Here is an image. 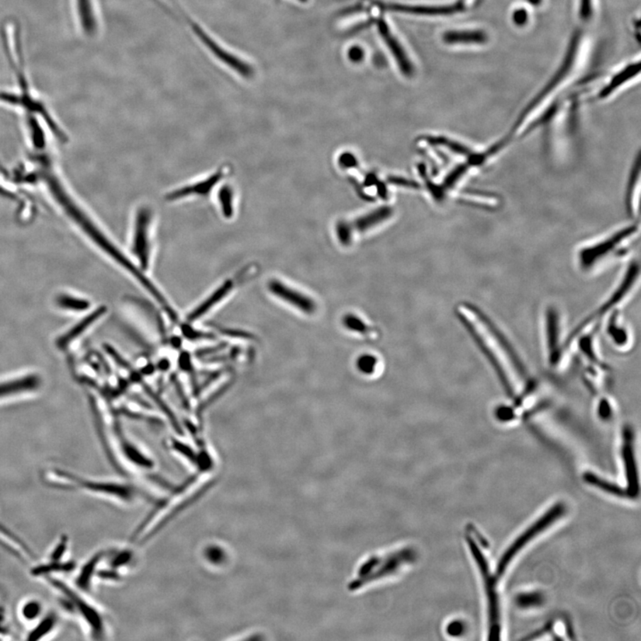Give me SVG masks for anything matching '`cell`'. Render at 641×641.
I'll return each mask as SVG.
<instances>
[{"instance_id":"obj_25","label":"cell","mask_w":641,"mask_h":641,"mask_svg":"<svg viewBox=\"0 0 641 641\" xmlns=\"http://www.w3.org/2000/svg\"><path fill=\"white\" fill-rule=\"evenodd\" d=\"M145 392L147 393V395L151 397L153 402L156 403V406L159 407V409L162 411L163 413H165V416L170 421V423L173 425L174 428L177 432H181L180 425L179 421H177L175 414L173 413L172 409L169 408V406L165 402V401L162 400L159 396H157L155 392L152 391L151 389L147 386H145Z\"/></svg>"},{"instance_id":"obj_10","label":"cell","mask_w":641,"mask_h":641,"mask_svg":"<svg viewBox=\"0 0 641 641\" xmlns=\"http://www.w3.org/2000/svg\"><path fill=\"white\" fill-rule=\"evenodd\" d=\"M194 29L198 36L201 38V40L204 41V43L210 48L212 53H213L219 60H221L224 64L229 66L230 68L235 69L237 73H239L240 76L245 77V78H250V77L254 74L252 66L247 64L245 61H242L240 59L237 58L235 55L230 54L225 48L219 46V45L217 43H215L208 35L201 29V28L194 26Z\"/></svg>"},{"instance_id":"obj_19","label":"cell","mask_w":641,"mask_h":641,"mask_svg":"<svg viewBox=\"0 0 641 641\" xmlns=\"http://www.w3.org/2000/svg\"><path fill=\"white\" fill-rule=\"evenodd\" d=\"M106 311V308H104V306H102V308H99V309H96L95 312H93L91 315L87 316L86 318L83 319L78 325L73 327V329L69 330L65 336L61 337L60 339L58 340V347L60 348L67 347L68 345L71 343V341L75 340L76 338L79 337L82 333H84L85 330L88 329L90 325H93L97 319L100 318Z\"/></svg>"},{"instance_id":"obj_26","label":"cell","mask_w":641,"mask_h":641,"mask_svg":"<svg viewBox=\"0 0 641 641\" xmlns=\"http://www.w3.org/2000/svg\"><path fill=\"white\" fill-rule=\"evenodd\" d=\"M233 193L229 186H225L219 190L218 201L221 204L222 213L226 218H231L233 215Z\"/></svg>"},{"instance_id":"obj_5","label":"cell","mask_w":641,"mask_h":641,"mask_svg":"<svg viewBox=\"0 0 641 641\" xmlns=\"http://www.w3.org/2000/svg\"><path fill=\"white\" fill-rule=\"evenodd\" d=\"M634 229H625L615 233L614 235L607 237L603 240L594 242L592 245L584 246L579 252L581 267L584 269H590L591 267L598 266L608 260H614L625 255L628 248L626 239L633 237Z\"/></svg>"},{"instance_id":"obj_21","label":"cell","mask_w":641,"mask_h":641,"mask_svg":"<svg viewBox=\"0 0 641 641\" xmlns=\"http://www.w3.org/2000/svg\"><path fill=\"white\" fill-rule=\"evenodd\" d=\"M18 615L21 621L36 623L45 615L43 602L37 598H27L19 606Z\"/></svg>"},{"instance_id":"obj_15","label":"cell","mask_w":641,"mask_h":641,"mask_svg":"<svg viewBox=\"0 0 641 641\" xmlns=\"http://www.w3.org/2000/svg\"><path fill=\"white\" fill-rule=\"evenodd\" d=\"M0 546L4 547L9 552L15 555L17 559L26 561L34 559V554L26 543L9 531L4 525L0 523Z\"/></svg>"},{"instance_id":"obj_2","label":"cell","mask_w":641,"mask_h":641,"mask_svg":"<svg viewBox=\"0 0 641 641\" xmlns=\"http://www.w3.org/2000/svg\"><path fill=\"white\" fill-rule=\"evenodd\" d=\"M40 479L52 489L91 494L116 503H133L138 496L137 489L130 484L91 479L57 468L46 470Z\"/></svg>"},{"instance_id":"obj_28","label":"cell","mask_w":641,"mask_h":641,"mask_svg":"<svg viewBox=\"0 0 641 641\" xmlns=\"http://www.w3.org/2000/svg\"><path fill=\"white\" fill-rule=\"evenodd\" d=\"M545 601V598L540 592H530L518 595L515 599V603L521 608H534L541 607Z\"/></svg>"},{"instance_id":"obj_36","label":"cell","mask_w":641,"mask_h":641,"mask_svg":"<svg viewBox=\"0 0 641 641\" xmlns=\"http://www.w3.org/2000/svg\"><path fill=\"white\" fill-rule=\"evenodd\" d=\"M299 1H301V2H306V1H308V0H299Z\"/></svg>"},{"instance_id":"obj_3","label":"cell","mask_w":641,"mask_h":641,"mask_svg":"<svg viewBox=\"0 0 641 641\" xmlns=\"http://www.w3.org/2000/svg\"><path fill=\"white\" fill-rule=\"evenodd\" d=\"M43 579L57 592L62 604L79 620L91 639H106L109 633L106 616L100 608L87 598L84 592L78 588L69 586L65 581L55 576H47Z\"/></svg>"},{"instance_id":"obj_29","label":"cell","mask_w":641,"mask_h":641,"mask_svg":"<svg viewBox=\"0 0 641 641\" xmlns=\"http://www.w3.org/2000/svg\"><path fill=\"white\" fill-rule=\"evenodd\" d=\"M69 550V539L67 536L62 535L52 549L48 561L51 562H65Z\"/></svg>"},{"instance_id":"obj_18","label":"cell","mask_w":641,"mask_h":641,"mask_svg":"<svg viewBox=\"0 0 641 641\" xmlns=\"http://www.w3.org/2000/svg\"><path fill=\"white\" fill-rule=\"evenodd\" d=\"M57 625L58 618L57 615L54 612L48 613L35 623L34 628L31 629L28 633L27 640H43L44 637L51 635L57 630Z\"/></svg>"},{"instance_id":"obj_31","label":"cell","mask_w":641,"mask_h":641,"mask_svg":"<svg viewBox=\"0 0 641 641\" xmlns=\"http://www.w3.org/2000/svg\"><path fill=\"white\" fill-rule=\"evenodd\" d=\"M608 333L609 336L611 337L612 341H614V343L618 345V346H623V345L626 344V340H628V338H627L628 333H626L625 327L619 326L616 317L613 318L611 325L608 326Z\"/></svg>"},{"instance_id":"obj_34","label":"cell","mask_w":641,"mask_h":641,"mask_svg":"<svg viewBox=\"0 0 641 641\" xmlns=\"http://www.w3.org/2000/svg\"><path fill=\"white\" fill-rule=\"evenodd\" d=\"M463 632V625L459 622H454L448 626V633L452 636L461 635Z\"/></svg>"},{"instance_id":"obj_24","label":"cell","mask_w":641,"mask_h":641,"mask_svg":"<svg viewBox=\"0 0 641 641\" xmlns=\"http://www.w3.org/2000/svg\"><path fill=\"white\" fill-rule=\"evenodd\" d=\"M584 477V480L586 481L588 484H590V485L597 487V489L602 491H605V492L611 494L612 496L626 497L625 489H623L622 486L615 485V484L608 482V480L601 479V477L595 475L594 473H585Z\"/></svg>"},{"instance_id":"obj_22","label":"cell","mask_w":641,"mask_h":641,"mask_svg":"<svg viewBox=\"0 0 641 641\" xmlns=\"http://www.w3.org/2000/svg\"><path fill=\"white\" fill-rule=\"evenodd\" d=\"M392 208L389 207L379 208V210H376L374 212H372V213L355 221L353 224V228L352 229L357 230L358 232L367 231V230L379 225V223L388 219L390 216L392 215Z\"/></svg>"},{"instance_id":"obj_9","label":"cell","mask_w":641,"mask_h":641,"mask_svg":"<svg viewBox=\"0 0 641 641\" xmlns=\"http://www.w3.org/2000/svg\"><path fill=\"white\" fill-rule=\"evenodd\" d=\"M268 289L274 296L288 303L292 308L306 316H312L318 309L315 299L310 296L289 287L280 281L273 280L268 284Z\"/></svg>"},{"instance_id":"obj_6","label":"cell","mask_w":641,"mask_h":641,"mask_svg":"<svg viewBox=\"0 0 641 641\" xmlns=\"http://www.w3.org/2000/svg\"><path fill=\"white\" fill-rule=\"evenodd\" d=\"M565 512L566 506L563 503H559L553 505V506L550 508V510L547 511L541 518H539L534 524L531 525L527 530L522 533V535L515 540V542L508 547L506 552L501 556L499 563H498L496 572L497 580L503 576L505 571H506L507 567L510 565L511 560L514 559L515 556L517 555V554L520 552L529 542L532 541L536 536L541 534L543 531H545L550 525H552L556 521L559 520V519L565 514Z\"/></svg>"},{"instance_id":"obj_27","label":"cell","mask_w":641,"mask_h":641,"mask_svg":"<svg viewBox=\"0 0 641 641\" xmlns=\"http://www.w3.org/2000/svg\"><path fill=\"white\" fill-rule=\"evenodd\" d=\"M379 364V358L371 354L361 355L357 362L359 372L365 375H372L377 372Z\"/></svg>"},{"instance_id":"obj_23","label":"cell","mask_w":641,"mask_h":641,"mask_svg":"<svg viewBox=\"0 0 641 641\" xmlns=\"http://www.w3.org/2000/svg\"><path fill=\"white\" fill-rule=\"evenodd\" d=\"M628 195H627V204L630 215L633 218L637 215L639 211V198H640V165L637 162L636 168L632 172V177H630Z\"/></svg>"},{"instance_id":"obj_17","label":"cell","mask_w":641,"mask_h":641,"mask_svg":"<svg viewBox=\"0 0 641 641\" xmlns=\"http://www.w3.org/2000/svg\"><path fill=\"white\" fill-rule=\"evenodd\" d=\"M40 384V379L36 375H29L18 379L6 381L0 384V397L33 390L37 389Z\"/></svg>"},{"instance_id":"obj_32","label":"cell","mask_w":641,"mask_h":641,"mask_svg":"<svg viewBox=\"0 0 641 641\" xmlns=\"http://www.w3.org/2000/svg\"><path fill=\"white\" fill-rule=\"evenodd\" d=\"M351 233V226L347 224V223H340V224L338 225V236H339V239L342 245H347L350 243Z\"/></svg>"},{"instance_id":"obj_35","label":"cell","mask_w":641,"mask_h":641,"mask_svg":"<svg viewBox=\"0 0 641 641\" xmlns=\"http://www.w3.org/2000/svg\"><path fill=\"white\" fill-rule=\"evenodd\" d=\"M364 52L359 48H351L350 52V57L354 62H359L363 59Z\"/></svg>"},{"instance_id":"obj_1","label":"cell","mask_w":641,"mask_h":641,"mask_svg":"<svg viewBox=\"0 0 641 641\" xmlns=\"http://www.w3.org/2000/svg\"><path fill=\"white\" fill-rule=\"evenodd\" d=\"M456 313L496 372L514 406L530 409L537 384L510 341L480 309L462 303Z\"/></svg>"},{"instance_id":"obj_7","label":"cell","mask_w":641,"mask_h":641,"mask_svg":"<svg viewBox=\"0 0 641 641\" xmlns=\"http://www.w3.org/2000/svg\"><path fill=\"white\" fill-rule=\"evenodd\" d=\"M634 435L632 427L626 426L623 430L622 457L625 465L627 486L626 497L635 499L639 496V476L635 462V454L633 448Z\"/></svg>"},{"instance_id":"obj_13","label":"cell","mask_w":641,"mask_h":641,"mask_svg":"<svg viewBox=\"0 0 641 641\" xmlns=\"http://www.w3.org/2000/svg\"><path fill=\"white\" fill-rule=\"evenodd\" d=\"M106 553L99 552L94 554L90 559L85 562L77 574L75 584L79 590L89 593L93 587V580L97 576L100 570L101 563L103 562Z\"/></svg>"},{"instance_id":"obj_14","label":"cell","mask_w":641,"mask_h":641,"mask_svg":"<svg viewBox=\"0 0 641 641\" xmlns=\"http://www.w3.org/2000/svg\"><path fill=\"white\" fill-rule=\"evenodd\" d=\"M547 317V350L550 364L556 365L563 355L559 343V319L556 313H549Z\"/></svg>"},{"instance_id":"obj_20","label":"cell","mask_w":641,"mask_h":641,"mask_svg":"<svg viewBox=\"0 0 641 641\" xmlns=\"http://www.w3.org/2000/svg\"><path fill=\"white\" fill-rule=\"evenodd\" d=\"M343 323L348 330L359 336L367 338L369 340H376L378 338L377 330L355 313H348L345 316Z\"/></svg>"},{"instance_id":"obj_4","label":"cell","mask_w":641,"mask_h":641,"mask_svg":"<svg viewBox=\"0 0 641 641\" xmlns=\"http://www.w3.org/2000/svg\"><path fill=\"white\" fill-rule=\"evenodd\" d=\"M467 542H468L470 552L479 567L484 585H485L487 606H489V640H498L501 639V625L499 596H498L496 587L497 578L491 573L489 561L481 552L475 540L468 535Z\"/></svg>"},{"instance_id":"obj_30","label":"cell","mask_w":641,"mask_h":641,"mask_svg":"<svg viewBox=\"0 0 641 641\" xmlns=\"http://www.w3.org/2000/svg\"><path fill=\"white\" fill-rule=\"evenodd\" d=\"M58 305L60 308L72 310V311H83L89 308V302L84 299L71 297V296H62L58 299Z\"/></svg>"},{"instance_id":"obj_11","label":"cell","mask_w":641,"mask_h":641,"mask_svg":"<svg viewBox=\"0 0 641 641\" xmlns=\"http://www.w3.org/2000/svg\"><path fill=\"white\" fill-rule=\"evenodd\" d=\"M378 26L379 33H381L383 40L386 41V46L391 51L394 57H395L397 64H398L401 72L406 76L412 75L413 72L412 62H410L403 48L401 46L396 35H394L386 21L383 19L378 21Z\"/></svg>"},{"instance_id":"obj_12","label":"cell","mask_w":641,"mask_h":641,"mask_svg":"<svg viewBox=\"0 0 641 641\" xmlns=\"http://www.w3.org/2000/svg\"><path fill=\"white\" fill-rule=\"evenodd\" d=\"M224 176V169H219L217 172L212 174L211 177H208V179L201 181V182L190 184V186L173 191L172 193L167 195L166 199L168 201H177L179 200V199L191 196V195H193V196L194 195H201V196H203V195H207L212 189H213L216 184H217Z\"/></svg>"},{"instance_id":"obj_16","label":"cell","mask_w":641,"mask_h":641,"mask_svg":"<svg viewBox=\"0 0 641 641\" xmlns=\"http://www.w3.org/2000/svg\"><path fill=\"white\" fill-rule=\"evenodd\" d=\"M233 282L232 280L225 281L222 286L219 287L208 297L206 301L199 305L196 308L191 311L188 316L187 319L190 322H194L199 318H201L204 316L213 308L218 303L221 302L223 299L225 298L233 290Z\"/></svg>"},{"instance_id":"obj_33","label":"cell","mask_w":641,"mask_h":641,"mask_svg":"<svg viewBox=\"0 0 641 641\" xmlns=\"http://www.w3.org/2000/svg\"><path fill=\"white\" fill-rule=\"evenodd\" d=\"M174 447H175L177 451H179L181 452V454L186 455V457L191 459H195L194 452L191 451L189 447H186V445L181 444L179 443V442H176V443L174 444Z\"/></svg>"},{"instance_id":"obj_8","label":"cell","mask_w":641,"mask_h":641,"mask_svg":"<svg viewBox=\"0 0 641 641\" xmlns=\"http://www.w3.org/2000/svg\"><path fill=\"white\" fill-rule=\"evenodd\" d=\"M152 212L148 208H139L135 218L133 247L132 250L144 269L149 266L150 247L149 226L151 224Z\"/></svg>"}]
</instances>
